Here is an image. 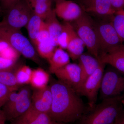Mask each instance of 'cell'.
I'll list each match as a JSON object with an SVG mask.
<instances>
[{"mask_svg":"<svg viewBox=\"0 0 124 124\" xmlns=\"http://www.w3.org/2000/svg\"><path fill=\"white\" fill-rule=\"evenodd\" d=\"M121 10H122V12H123L124 13V9Z\"/></svg>","mask_w":124,"mask_h":124,"instance_id":"cell-34","label":"cell"},{"mask_svg":"<svg viewBox=\"0 0 124 124\" xmlns=\"http://www.w3.org/2000/svg\"><path fill=\"white\" fill-rule=\"evenodd\" d=\"M73 22V24H71L84 43L89 53L99 59V47L94 23L84 11L79 17Z\"/></svg>","mask_w":124,"mask_h":124,"instance_id":"cell-4","label":"cell"},{"mask_svg":"<svg viewBox=\"0 0 124 124\" xmlns=\"http://www.w3.org/2000/svg\"><path fill=\"white\" fill-rule=\"evenodd\" d=\"M56 48L52 44L50 39L39 41L35 46L37 54L41 57L47 60L53 55Z\"/></svg>","mask_w":124,"mask_h":124,"instance_id":"cell-23","label":"cell"},{"mask_svg":"<svg viewBox=\"0 0 124 124\" xmlns=\"http://www.w3.org/2000/svg\"><path fill=\"white\" fill-rule=\"evenodd\" d=\"M20 31L0 25V37L21 55L38 64L40 61L35 47Z\"/></svg>","mask_w":124,"mask_h":124,"instance_id":"cell-3","label":"cell"},{"mask_svg":"<svg viewBox=\"0 0 124 124\" xmlns=\"http://www.w3.org/2000/svg\"><path fill=\"white\" fill-rule=\"evenodd\" d=\"M94 26L98 42L99 57L122 44L111 20L110 22L102 21L94 23Z\"/></svg>","mask_w":124,"mask_h":124,"instance_id":"cell-8","label":"cell"},{"mask_svg":"<svg viewBox=\"0 0 124 124\" xmlns=\"http://www.w3.org/2000/svg\"><path fill=\"white\" fill-rule=\"evenodd\" d=\"M44 21L47 26L52 44L57 47L58 39L62 32V26L57 18L54 9L52 10Z\"/></svg>","mask_w":124,"mask_h":124,"instance_id":"cell-18","label":"cell"},{"mask_svg":"<svg viewBox=\"0 0 124 124\" xmlns=\"http://www.w3.org/2000/svg\"><path fill=\"white\" fill-rule=\"evenodd\" d=\"M122 106H124V99H122Z\"/></svg>","mask_w":124,"mask_h":124,"instance_id":"cell-33","label":"cell"},{"mask_svg":"<svg viewBox=\"0 0 124 124\" xmlns=\"http://www.w3.org/2000/svg\"><path fill=\"white\" fill-rule=\"evenodd\" d=\"M20 96L10 106L4 108L6 119H17L29 110L31 106V93L29 86H23L18 90Z\"/></svg>","mask_w":124,"mask_h":124,"instance_id":"cell-10","label":"cell"},{"mask_svg":"<svg viewBox=\"0 0 124 124\" xmlns=\"http://www.w3.org/2000/svg\"><path fill=\"white\" fill-rule=\"evenodd\" d=\"M19 117L24 124H51L53 121L48 114L37 111L31 106L26 113Z\"/></svg>","mask_w":124,"mask_h":124,"instance_id":"cell-17","label":"cell"},{"mask_svg":"<svg viewBox=\"0 0 124 124\" xmlns=\"http://www.w3.org/2000/svg\"><path fill=\"white\" fill-rule=\"evenodd\" d=\"M111 22L122 43L124 41V13L122 10L116 11L112 17Z\"/></svg>","mask_w":124,"mask_h":124,"instance_id":"cell-25","label":"cell"},{"mask_svg":"<svg viewBox=\"0 0 124 124\" xmlns=\"http://www.w3.org/2000/svg\"></svg>","mask_w":124,"mask_h":124,"instance_id":"cell-36","label":"cell"},{"mask_svg":"<svg viewBox=\"0 0 124 124\" xmlns=\"http://www.w3.org/2000/svg\"><path fill=\"white\" fill-rule=\"evenodd\" d=\"M106 64L100 62L97 69L84 82L79 93V95L87 98L90 109L95 106L97 100L98 93L101 87Z\"/></svg>","mask_w":124,"mask_h":124,"instance_id":"cell-9","label":"cell"},{"mask_svg":"<svg viewBox=\"0 0 124 124\" xmlns=\"http://www.w3.org/2000/svg\"><path fill=\"white\" fill-rule=\"evenodd\" d=\"M14 91H15L4 85L0 84V107L4 106L10 94Z\"/></svg>","mask_w":124,"mask_h":124,"instance_id":"cell-27","label":"cell"},{"mask_svg":"<svg viewBox=\"0 0 124 124\" xmlns=\"http://www.w3.org/2000/svg\"><path fill=\"white\" fill-rule=\"evenodd\" d=\"M101 100L124 95V75L113 67L104 70L100 90Z\"/></svg>","mask_w":124,"mask_h":124,"instance_id":"cell-7","label":"cell"},{"mask_svg":"<svg viewBox=\"0 0 124 124\" xmlns=\"http://www.w3.org/2000/svg\"><path fill=\"white\" fill-rule=\"evenodd\" d=\"M80 6L85 13L99 16H112L116 13L110 0H80Z\"/></svg>","mask_w":124,"mask_h":124,"instance_id":"cell-13","label":"cell"},{"mask_svg":"<svg viewBox=\"0 0 124 124\" xmlns=\"http://www.w3.org/2000/svg\"><path fill=\"white\" fill-rule=\"evenodd\" d=\"M49 80V73L39 68L32 70L30 84L35 89H40L48 86Z\"/></svg>","mask_w":124,"mask_h":124,"instance_id":"cell-21","label":"cell"},{"mask_svg":"<svg viewBox=\"0 0 124 124\" xmlns=\"http://www.w3.org/2000/svg\"><path fill=\"white\" fill-rule=\"evenodd\" d=\"M19 0H0L2 8L7 10L14 5Z\"/></svg>","mask_w":124,"mask_h":124,"instance_id":"cell-28","label":"cell"},{"mask_svg":"<svg viewBox=\"0 0 124 124\" xmlns=\"http://www.w3.org/2000/svg\"><path fill=\"white\" fill-rule=\"evenodd\" d=\"M116 124H124V113H122Z\"/></svg>","mask_w":124,"mask_h":124,"instance_id":"cell-31","label":"cell"},{"mask_svg":"<svg viewBox=\"0 0 124 124\" xmlns=\"http://www.w3.org/2000/svg\"><path fill=\"white\" fill-rule=\"evenodd\" d=\"M54 10L56 16L66 22L75 21L84 12L79 5L69 0H56Z\"/></svg>","mask_w":124,"mask_h":124,"instance_id":"cell-12","label":"cell"},{"mask_svg":"<svg viewBox=\"0 0 124 124\" xmlns=\"http://www.w3.org/2000/svg\"><path fill=\"white\" fill-rule=\"evenodd\" d=\"M6 11L0 25L18 30L26 26L33 13V9L27 0H19Z\"/></svg>","mask_w":124,"mask_h":124,"instance_id":"cell-5","label":"cell"},{"mask_svg":"<svg viewBox=\"0 0 124 124\" xmlns=\"http://www.w3.org/2000/svg\"><path fill=\"white\" fill-rule=\"evenodd\" d=\"M50 87L52 102L49 115L53 121L67 124L79 120L85 113V106L79 94L59 80L51 81Z\"/></svg>","mask_w":124,"mask_h":124,"instance_id":"cell-1","label":"cell"},{"mask_svg":"<svg viewBox=\"0 0 124 124\" xmlns=\"http://www.w3.org/2000/svg\"><path fill=\"white\" fill-rule=\"evenodd\" d=\"M78 60L81 71L82 86L87 78L97 69L101 62L89 53H83Z\"/></svg>","mask_w":124,"mask_h":124,"instance_id":"cell-16","label":"cell"},{"mask_svg":"<svg viewBox=\"0 0 124 124\" xmlns=\"http://www.w3.org/2000/svg\"><path fill=\"white\" fill-rule=\"evenodd\" d=\"M1 11V7L0 6V12Z\"/></svg>","mask_w":124,"mask_h":124,"instance_id":"cell-35","label":"cell"},{"mask_svg":"<svg viewBox=\"0 0 124 124\" xmlns=\"http://www.w3.org/2000/svg\"><path fill=\"white\" fill-rule=\"evenodd\" d=\"M99 59L124 75V45L121 44L108 53L102 54Z\"/></svg>","mask_w":124,"mask_h":124,"instance_id":"cell-15","label":"cell"},{"mask_svg":"<svg viewBox=\"0 0 124 124\" xmlns=\"http://www.w3.org/2000/svg\"><path fill=\"white\" fill-rule=\"evenodd\" d=\"M52 94L49 85L35 89L31 95V107L37 110L49 114L51 109Z\"/></svg>","mask_w":124,"mask_h":124,"instance_id":"cell-14","label":"cell"},{"mask_svg":"<svg viewBox=\"0 0 124 124\" xmlns=\"http://www.w3.org/2000/svg\"><path fill=\"white\" fill-rule=\"evenodd\" d=\"M124 95L102 100L99 104L85 113L79 124H116L122 113V101Z\"/></svg>","mask_w":124,"mask_h":124,"instance_id":"cell-2","label":"cell"},{"mask_svg":"<svg viewBox=\"0 0 124 124\" xmlns=\"http://www.w3.org/2000/svg\"><path fill=\"white\" fill-rule=\"evenodd\" d=\"M17 120L13 124H24L19 117L17 118Z\"/></svg>","mask_w":124,"mask_h":124,"instance_id":"cell-32","label":"cell"},{"mask_svg":"<svg viewBox=\"0 0 124 124\" xmlns=\"http://www.w3.org/2000/svg\"><path fill=\"white\" fill-rule=\"evenodd\" d=\"M44 20L34 13L31 16L26 27L28 35L33 46H35L37 40L42 27Z\"/></svg>","mask_w":124,"mask_h":124,"instance_id":"cell-20","label":"cell"},{"mask_svg":"<svg viewBox=\"0 0 124 124\" xmlns=\"http://www.w3.org/2000/svg\"><path fill=\"white\" fill-rule=\"evenodd\" d=\"M62 32L58 39V46L66 49L70 58L78 60L84 53L85 45L69 22L62 24Z\"/></svg>","mask_w":124,"mask_h":124,"instance_id":"cell-6","label":"cell"},{"mask_svg":"<svg viewBox=\"0 0 124 124\" xmlns=\"http://www.w3.org/2000/svg\"><path fill=\"white\" fill-rule=\"evenodd\" d=\"M113 8L116 11L124 9V0H110Z\"/></svg>","mask_w":124,"mask_h":124,"instance_id":"cell-29","label":"cell"},{"mask_svg":"<svg viewBox=\"0 0 124 124\" xmlns=\"http://www.w3.org/2000/svg\"><path fill=\"white\" fill-rule=\"evenodd\" d=\"M58 80L70 86L79 94L82 86L81 71L78 64L70 63L54 73Z\"/></svg>","mask_w":124,"mask_h":124,"instance_id":"cell-11","label":"cell"},{"mask_svg":"<svg viewBox=\"0 0 124 124\" xmlns=\"http://www.w3.org/2000/svg\"><path fill=\"white\" fill-rule=\"evenodd\" d=\"M49 64L50 72L54 73L56 71L70 63V57L68 53L59 47L56 48L54 54L48 60Z\"/></svg>","mask_w":124,"mask_h":124,"instance_id":"cell-19","label":"cell"},{"mask_svg":"<svg viewBox=\"0 0 124 124\" xmlns=\"http://www.w3.org/2000/svg\"><path fill=\"white\" fill-rule=\"evenodd\" d=\"M29 2L31 6L33 5L44 2H52V0H27Z\"/></svg>","mask_w":124,"mask_h":124,"instance_id":"cell-30","label":"cell"},{"mask_svg":"<svg viewBox=\"0 0 124 124\" xmlns=\"http://www.w3.org/2000/svg\"><path fill=\"white\" fill-rule=\"evenodd\" d=\"M17 61L6 57L0 54V71L14 69L16 66Z\"/></svg>","mask_w":124,"mask_h":124,"instance_id":"cell-26","label":"cell"},{"mask_svg":"<svg viewBox=\"0 0 124 124\" xmlns=\"http://www.w3.org/2000/svg\"><path fill=\"white\" fill-rule=\"evenodd\" d=\"M16 66L14 69L0 71V84L15 91H17L21 86L18 84L16 77L15 70Z\"/></svg>","mask_w":124,"mask_h":124,"instance_id":"cell-22","label":"cell"},{"mask_svg":"<svg viewBox=\"0 0 124 124\" xmlns=\"http://www.w3.org/2000/svg\"><path fill=\"white\" fill-rule=\"evenodd\" d=\"M32 71L30 67L26 65L17 67L15 70L16 77L20 86L30 84Z\"/></svg>","mask_w":124,"mask_h":124,"instance_id":"cell-24","label":"cell"}]
</instances>
